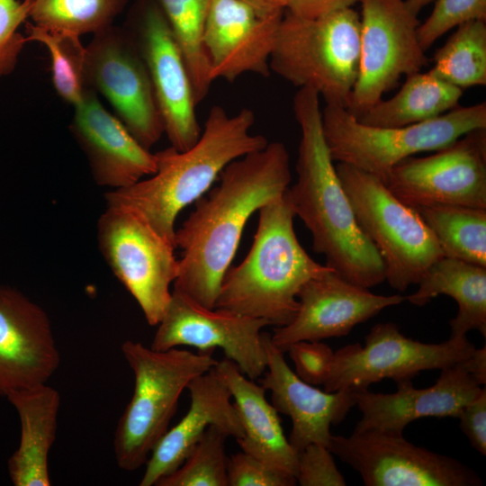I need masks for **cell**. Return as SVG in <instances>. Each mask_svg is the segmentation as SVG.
Instances as JSON below:
<instances>
[{
    "label": "cell",
    "instance_id": "6da1fadb",
    "mask_svg": "<svg viewBox=\"0 0 486 486\" xmlns=\"http://www.w3.org/2000/svg\"><path fill=\"white\" fill-rule=\"evenodd\" d=\"M219 178L175 235L182 256L173 290L209 309L215 308L248 219L289 188L288 150L280 141L267 143L230 162Z\"/></svg>",
    "mask_w": 486,
    "mask_h": 486
},
{
    "label": "cell",
    "instance_id": "7a4b0ae2",
    "mask_svg": "<svg viewBox=\"0 0 486 486\" xmlns=\"http://www.w3.org/2000/svg\"><path fill=\"white\" fill-rule=\"evenodd\" d=\"M320 95L300 88L293 113L301 139L297 181L285 195L295 216L310 231L314 252L346 281L371 288L385 281V267L376 248L359 227L338 176L322 130Z\"/></svg>",
    "mask_w": 486,
    "mask_h": 486
},
{
    "label": "cell",
    "instance_id": "3957f363",
    "mask_svg": "<svg viewBox=\"0 0 486 486\" xmlns=\"http://www.w3.org/2000/svg\"><path fill=\"white\" fill-rule=\"evenodd\" d=\"M254 122L248 108L229 114L223 107L213 106L192 147L185 150L170 147L155 153L156 172L107 193V204L132 209L176 247L175 222L180 212L201 198L227 165L267 145L264 136L251 132Z\"/></svg>",
    "mask_w": 486,
    "mask_h": 486
},
{
    "label": "cell",
    "instance_id": "277c9868",
    "mask_svg": "<svg viewBox=\"0 0 486 486\" xmlns=\"http://www.w3.org/2000/svg\"><path fill=\"white\" fill-rule=\"evenodd\" d=\"M258 214L253 244L244 260L226 272L215 308L282 327L294 318L302 287L331 267L316 262L300 244L285 193Z\"/></svg>",
    "mask_w": 486,
    "mask_h": 486
},
{
    "label": "cell",
    "instance_id": "5b68a950",
    "mask_svg": "<svg viewBox=\"0 0 486 486\" xmlns=\"http://www.w3.org/2000/svg\"><path fill=\"white\" fill-rule=\"evenodd\" d=\"M122 352L133 372L134 390L117 424L114 454L119 468L135 471L168 429L183 391L218 361L212 352L159 351L132 340L122 345Z\"/></svg>",
    "mask_w": 486,
    "mask_h": 486
},
{
    "label": "cell",
    "instance_id": "8992f818",
    "mask_svg": "<svg viewBox=\"0 0 486 486\" xmlns=\"http://www.w3.org/2000/svg\"><path fill=\"white\" fill-rule=\"evenodd\" d=\"M360 32V15L352 7L313 20L286 12L270 70L294 86L314 90L326 104L346 109L359 72Z\"/></svg>",
    "mask_w": 486,
    "mask_h": 486
},
{
    "label": "cell",
    "instance_id": "52a82bcc",
    "mask_svg": "<svg viewBox=\"0 0 486 486\" xmlns=\"http://www.w3.org/2000/svg\"><path fill=\"white\" fill-rule=\"evenodd\" d=\"M321 117L333 161L353 166L383 182L403 159L438 150L472 130L486 128V103L458 105L435 119L400 127L368 126L336 105L326 104Z\"/></svg>",
    "mask_w": 486,
    "mask_h": 486
},
{
    "label": "cell",
    "instance_id": "ba28073f",
    "mask_svg": "<svg viewBox=\"0 0 486 486\" xmlns=\"http://www.w3.org/2000/svg\"><path fill=\"white\" fill-rule=\"evenodd\" d=\"M335 167L359 227L383 261L385 280L399 292L417 284L444 256L433 232L377 176L345 163Z\"/></svg>",
    "mask_w": 486,
    "mask_h": 486
},
{
    "label": "cell",
    "instance_id": "9c48e42d",
    "mask_svg": "<svg viewBox=\"0 0 486 486\" xmlns=\"http://www.w3.org/2000/svg\"><path fill=\"white\" fill-rule=\"evenodd\" d=\"M97 240L106 263L157 326L172 297L178 274L176 247L130 208L107 204L97 223Z\"/></svg>",
    "mask_w": 486,
    "mask_h": 486
},
{
    "label": "cell",
    "instance_id": "30bf717a",
    "mask_svg": "<svg viewBox=\"0 0 486 486\" xmlns=\"http://www.w3.org/2000/svg\"><path fill=\"white\" fill-rule=\"evenodd\" d=\"M474 348L466 336L428 344L405 337L394 323H378L366 335L364 346L349 344L334 352L324 390L354 392L382 379L396 383L412 380L422 371L462 362Z\"/></svg>",
    "mask_w": 486,
    "mask_h": 486
},
{
    "label": "cell",
    "instance_id": "8fae6325",
    "mask_svg": "<svg viewBox=\"0 0 486 486\" xmlns=\"http://www.w3.org/2000/svg\"><path fill=\"white\" fill-rule=\"evenodd\" d=\"M360 61L346 110L357 116L382 99L402 76L428 64L418 38L419 22L404 0H359Z\"/></svg>",
    "mask_w": 486,
    "mask_h": 486
},
{
    "label": "cell",
    "instance_id": "7c38bea8",
    "mask_svg": "<svg viewBox=\"0 0 486 486\" xmlns=\"http://www.w3.org/2000/svg\"><path fill=\"white\" fill-rule=\"evenodd\" d=\"M328 449L366 486H482L462 462L408 441L403 434L364 430L331 436Z\"/></svg>",
    "mask_w": 486,
    "mask_h": 486
},
{
    "label": "cell",
    "instance_id": "4fadbf2b",
    "mask_svg": "<svg viewBox=\"0 0 486 486\" xmlns=\"http://www.w3.org/2000/svg\"><path fill=\"white\" fill-rule=\"evenodd\" d=\"M383 183L404 204L486 209V128L472 130L428 157H409Z\"/></svg>",
    "mask_w": 486,
    "mask_h": 486
},
{
    "label": "cell",
    "instance_id": "5bb4252c",
    "mask_svg": "<svg viewBox=\"0 0 486 486\" xmlns=\"http://www.w3.org/2000/svg\"><path fill=\"white\" fill-rule=\"evenodd\" d=\"M157 326L150 346L155 350L189 346L199 352L212 353L220 348L226 358L251 380L266 370V333L262 329L269 323L265 320L209 309L173 290L168 307Z\"/></svg>",
    "mask_w": 486,
    "mask_h": 486
},
{
    "label": "cell",
    "instance_id": "9a60e30c",
    "mask_svg": "<svg viewBox=\"0 0 486 486\" xmlns=\"http://www.w3.org/2000/svg\"><path fill=\"white\" fill-rule=\"evenodd\" d=\"M86 85L103 94L117 118L145 148H151L164 127L144 59L122 33L108 27L86 47Z\"/></svg>",
    "mask_w": 486,
    "mask_h": 486
},
{
    "label": "cell",
    "instance_id": "2e32d148",
    "mask_svg": "<svg viewBox=\"0 0 486 486\" xmlns=\"http://www.w3.org/2000/svg\"><path fill=\"white\" fill-rule=\"evenodd\" d=\"M297 298L299 308L292 320L270 334L271 342L284 353L299 341L346 336L385 308L406 301L400 294L373 293L346 281L332 268L310 279Z\"/></svg>",
    "mask_w": 486,
    "mask_h": 486
},
{
    "label": "cell",
    "instance_id": "e0dca14e",
    "mask_svg": "<svg viewBox=\"0 0 486 486\" xmlns=\"http://www.w3.org/2000/svg\"><path fill=\"white\" fill-rule=\"evenodd\" d=\"M285 11L265 12L242 0H211L203 32L210 77L267 76Z\"/></svg>",
    "mask_w": 486,
    "mask_h": 486
},
{
    "label": "cell",
    "instance_id": "ac0fdd59",
    "mask_svg": "<svg viewBox=\"0 0 486 486\" xmlns=\"http://www.w3.org/2000/svg\"><path fill=\"white\" fill-rule=\"evenodd\" d=\"M140 43L164 133L171 147L185 150L202 133L197 103L186 62L158 4L149 5L144 13Z\"/></svg>",
    "mask_w": 486,
    "mask_h": 486
},
{
    "label": "cell",
    "instance_id": "d6986e66",
    "mask_svg": "<svg viewBox=\"0 0 486 486\" xmlns=\"http://www.w3.org/2000/svg\"><path fill=\"white\" fill-rule=\"evenodd\" d=\"M59 363L46 311L0 284V396L47 383Z\"/></svg>",
    "mask_w": 486,
    "mask_h": 486
},
{
    "label": "cell",
    "instance_id": "ffe728a7",
    "mask_svg": "<svg viewBox=\"0 0 486 486\" xmlns=\"http://www.w3.org/2000/svg\"><path fill=\"white\" fill-rule=\"evenodd\" d=\"M396 385L398 390L393 393H374L367 389L353 392L356 406L362 413L354 431L403 434L404 428L418 418H458L463 408L483 388L461 362L441 369L430 387L417 389L412 380Z\"/></svg>",
    "mask_w": 486,
    "mask_h": 486
},
{
    "label": "cell",
    "instance_id": "44dd1931",
    "mask_svg": "<svg viewBox=\"0 0 486 486\" xmlns=\"http://www.w3.org/2000/svg\"><path fill=\"white\" fill-rule=\"evenodd\" d=\"M74 109L70 130L97 184L121 189L156 172V155L103 106L93 89Z\"/></svg>",
    "mask_w": 486,
    "mask_h": 486
},
{
    "label": "cell",
    "instance_id": "7402d4cb",
    "mask_svg": "<svg viewBox=\"0 0 486 486\" xmlns=\"http://www.w3.org/2000/svg\"><path fill=\"white\" fill-rule=\"evenodd\" d=\"M267 364L262 386L271 392L272 405L292 420L289 443L299 454L310 444L328 447L330 428L356 406L352 391L326 392L302 380L287 364L284 352L266 333Z\"/></svg>",
    "mask_w": 486,
    "mask_h": 486
},
{
    "label": "cell",
    "instance_id": "603a6c76",
    "mask_svg": "<svg viewBox=\"0 0 486 486\" xmlns=\"http://www.w3.org/2000/svg\"><path fill=\"white\" fill-rule=\"evenodd\" d=\"M187 389L191 400L189 410L153 447L145 463L140 486L156 485L176 470L210 426L218 427L236 440L243 436L230 392L215 366L193 379Z\"/></svg>",
    "mask_w": 486,
    "mask_h": 486
},
{
    "label": "cell",
    "instance_id": "cb8c5ba5",
    "mask_svg": "<svg viewBox=\"0 0 486 486\" xmlns=\"http://www.w3.org/2000/svg\"><path fill=\"white\" fill-rule=\"evenodd\" d=\"M215 370L229 389L243 429L237 439L241 450L295 477L298 454L285 436L277 410L266 398V389L246 376L229 359Z\"/></svg>",
    "mask_w": 486,
    "mask_h": 486
},
{
    "label": "cell",
    "instance_id": "d4e9b609",
    "mask_svg": "<svg viewBox=\"0 0 486 486\" xmlns=\"http://www.w3.org/2000/svg\"><path fill=\"white\" fill-rule=\"evenodd\" d=\"M6 398L21 424L19 446L8 460L9 477L15 486H49V454L56 437L59 393L42 383Z\"/></svg>",
    "mask_w": 486,
    "mask_h": 486
},
{
    "label": "cell",
    "instance_id": "484cf974",
    "mask_svg": "<svg viewBox=\"0 0 486 486\" xmlns=\"http://www.w3.org/2000/svg\"><path fill=\"white\" fill-rule=\"evenodd\" d=\"M417 284L418 289L406 297L411 304L423 306L441 294L457 302L458 312L449 322L450 337L466 336L473 329L486 337V267L443 256Z\"/></svg>",
    "mask_w": 486,
    "mask_h": 486
},
{
    "label": "cell",
    "instance_id": "4316f807",
    "mask_svg": "<svg viewBox=\"0 0 486 486\" xmlns=\"http://www.w3.org/2000/svg\"><path fill=\"white\" fill-rule=\"evenodd\" d=\"M463 90L429 71L406 76L400 89L390 99H381L356 116L373 127H400L435 119L455 108Z\"/></svg>",
    "mask_w": 486,
    "mask_h": 486
},
{
    "label": "cell",
    "instance_id": "83f0119b",
    "mask_svg": "<svg viewBox=\"0 0 486 486\" xmlns=\"http://www.w3.org/2000/svg\"><path fill=\"white\" fill-rule=\"evenodd\" d=\"M444 256L486 267V209L434 204L415 209Z\"/></svg>",
    "mask_w": 486,
    "mask_h": 486
},
{
    "label": "cell",
    "instance_id": "f1b7e54d",
    "mask_svg": "<svg viewBox=\"0 0 486 486\" xmlns=\"http://www.w3.org/2000/svg\"><path fill=\"white\" fill-rule=\"evenodd\" d=\"M428 71L462 90L486 85V22L474 20L456 27L433 58Z\"/></svg>",
    "mask_w": 486,
    "mask_h": 486
},
{
    "label": "cell",
    "instance_id": "f546056e",
    "mask_svg": "<svg viewBox=\"0 0 486 486\" xmlns=\"http://www.w3.org/2000/svg\"><path fill=\"white\" fill-rule=\"evenodd\" d=\"M188 67L197 104L212 83L203 45V32L211 0H158Z\"/></svg>",
    "mask_w": 486,
    "mask_h": 486
},
{
    "label": "cell",
    "instance_id": "4dcf8cb0",
    "mask_svg": "<svg viewBox=\"0 0 486 486\" xmlns=\"http://www.w3.org/2000/svg\"><path fill=\"white\" fill-rule=\"evenodd\" d=\"M125 0H32V23L49 31L81 36L108 27Z\"/></svg>",
    "mask_w": 486,
    "mask_h": 486
},
{
    "label": "cell",
    "instance_id": "1f68e13d",
    "mask_svg": "<svg viewBox=\"0 0 486 486\" xmlns=\"http://www.w3.org/2000/svg\"><path fill=\"white\" fill-rule=\"evenodd\" d=\"M27 41H36L47 48L51 60L52 83L58 95L76 106L86 90V47L80 37L49 31L33 23H26Z\"/></svg>",
    "mask_w": 486,
    "mask_h": 486
},
{
    "label": "cell",
    "instance_id": "d6a6232c",
    "mask_svg": "<svg viewBox=\"0 0 486 486\" xmlns=\"http://www.w3.org/2000/svg\"><path fill=\"white\" fill-rule=\"evenodd\" d=\"M229 436L210 426L182 464L156 486H228L225 441Z\"/></svg>",
    "mask_w": 486,
    "mask_h": 486
},
{
    "label": "cell",
    "instance_id": "836d02e7",
    "mask_svg": "<svg viewBox=\"0 0 486 486\" xmlns=\"http://www.w3.org/2000/svg\"><path fill=\"white\" fill-rule=\"evenodd\" d=\"M486 21V0H436L433 11L418 27V38L426 51L446 32L464 22Z\"/></svg>",
    "mask_w": 486,
    "mask_h": 486
},
{
    "label": "cell",
    "instance_id": "e575fe53",
    "mask_svg": "<svg viewBox=\"0 0 486 486\" xmlns=\"http://www.w3.org/2000/svg\"><path fill=\"white\" fill-rule=\"evenodd\" d=\"M31 7L32 0H0V78L14 69L27 42L18 29L30 17Z\"/></svg>",
    "mask_w": 486,
    "mask_h": 486
},
{
    "label": "cell",
    "instance_id": "d590c367",
    "mask_svg": "<svg viewBox=\"0 0 486 486\" xmlns=\"http://www.w3.org/2000/svg\"><path fill=\"white\" fill-rule=\"evenodd\" d=\"M228 486H292L294 476L274 468L259 458L241 451L228 459Z\"/></svg>",
    "mask_w": 486,
    "mask_h": 486
},
{
    "label": "cell",
    "instance_id": "8d00e7d4",
    "mask_svg": "<svg viewBox=\"0 0 486 486\" xmlns=\"http://www.w3.org/2000/svg\"><path fill=\"white\" fill-rule=\"evenodd\" d=\"M296 482L301 486H345L331 451L320 444H310L298 454Z\"/></svg>",
    "mask_w": 486,
    "mask_h": 486
},
{
    "label": "cell",
    "instance_id": "74e56055",
    "mask_svg": "<svg viewBox=\"0 0 486 486\" xmlns=\"http://www.w3.org/2000/svg\"><path fill=\"white\" fill-rule=\"evenodd\" d=\"M295 374L311 385L323 384L333 362L334 351L321 341H299L286 350Z\"/></svg>",
    "mask_w": 486,
    "mask_h": 486
},
{
    "label": "cell",
    "instance_id": "f35d334b",
    "mask_svg": "<svg viewBox=\"0 0 486 486\" xmlns=\"http://www.w3.org/2000/svg\"><path fill=\"white\" fill-rule=\"evenodd\" d=\"M458 418L460 428L472 446L481 454H486V389L466 404Z\"/></svg>",
    "mask_w": 486,
    "mask_h": 486
},
{
    "label": "cell",
    "instance_id": "ab89813d",
    "mask_svg": "<svg viewBox=\"0 0 486 486\" xmlns=\"http://www.w3.org/2000/svg\"><path fill=\"white\" fill-rule=\"evenodd\" d=\"M359 0H286L285 11L302 19L313 20L339 9L352 7Z\"/></svg>",
    "mask_w": 486,
    "mask_h": 486
},
{
    "label": "cell",
    "instance_id": "60d3db41",
    "mask_svg": "<svg viewBox=\"0 0 486 486\" xmlns=\"http://www.w3.org/2000/svg\"><path fill=\"white\" fill-rule=\"evenodd\" d=\"M464 369L472 374L481 385L486 383V346L474 348L472 354L461 362Z\"/></svg>",
    "mask_w": 486,
    "mask_h": 486
},
{
    "label": "cell",
    "instance_id": "b9f144b4",
    "mask_svg": "<svg viewBox=\"0 0 486 486\" xmlns=\"http://www.w3.org/2000/svg\"><path fill=\"white\" fill-rule=\"evenodd\" d=\"M265 12L285 11L286 0H242Z\"/></svg>",
    "mask_w": 486,
    "mask_h": 486
},
{
    "label": "cell",
    "instance_id": "7bdbcfd3",
    "mask_svg": "<svg viewBox=\"0 0 486 486\" xmlns=\"http://www.w3.org/2000/svg\"><path fill=\"white\" fill-rule=\"evenodd\" d=\"M404 1L408 8L410 9V11L415 15H418V13L421 11V9L425 7L426 5H428L433 0H404Z\"/></svg>",
    "mask_w": 486,
    "mask_h": 486
}]
</instances>
